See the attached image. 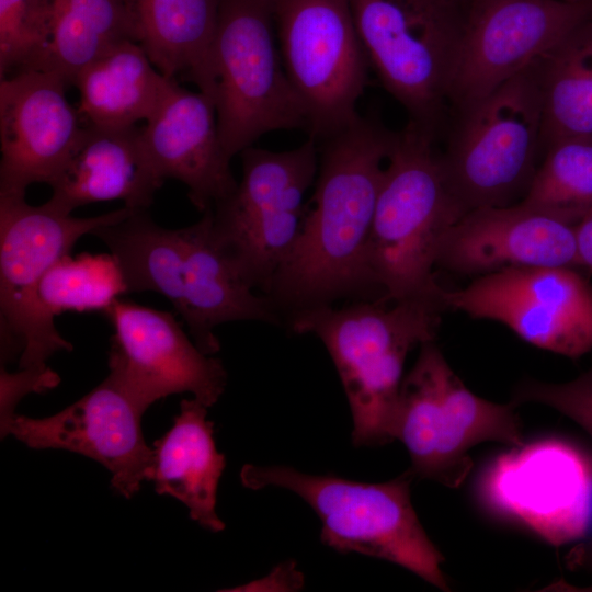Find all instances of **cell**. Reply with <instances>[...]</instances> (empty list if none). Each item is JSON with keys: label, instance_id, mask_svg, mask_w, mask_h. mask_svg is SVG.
<instances>
[{"label": "cell", "instance_id": "6da1fadb", "mask_svg": "<svg viewBox=\"0 0 592 592\" xmlns=\"http://www.w3.org/2000/svg\"><path fill=\"white\" fill-rule=\"evenodd\" d=\"M397 133L361 116L317 141L311 206L266 296L292 311L380 291L368 263L377 197Z\"/></svg>", "mask_w": 592, "mask_h": 592}, {"label": "cell", "instance_id": "7a4b0ae2", "mask_svg": "<svg viewBox=\"0 0 592 592\" xmlns=\"http://www.w3.org/2000/svg\"><path fill=\"white\" fill-rule=\"evenodd\" d=\"M444 306L426 300H361L292 311L297 334L311 333L327 348L342 382L352 417L355 446L394 441L392 426L408 353L432 342Z\"/></svg>", "mask_w": 592, "mask_h": 592}, {"label": "cell", "instance_id": "3957f363", "mask_svg": "<svg viewBox=\"0 0 592 592\" xmlns=\"http://www.w3.org/2000/svg\"><path fill=\"white\" fill-rule=\"evenodd\" d=\"M434 143L408 123L397 133L385 169L368 250L384 303L426 300L444 306V288L433 270L445 234L467 210L448 183Z\"/></svg>", "mask_w": 592, "mask_h": 592}, {"label": "cell", "instance_id": "277c9868", "mask_svg": "<svg viewBox=\"0 0 592 592\" xmlns=\"http://www.w3.org/2000/svg\"><path fill=\"white\" fill-rule=\"evenodd\" d=\"M240 477L253 490L277 487L299 496L321 522L322 543L337 551L394 562L449 591L441 570L444 557L413 509L414 477L409 470L379 483L309 475L288 466L246 465Z\"/></svg>", "mask_w": 592, "mask_h": 592}, {"label": "cell", "instance_id": "5b68a950", "mask_svg": "<svg viewBox=\"0 0 592 592\" xmlns=\"http://www.w3.org/2000/svg\"><path fill=\"white\" fill-rule=\"evenodd\" d=\"M360 39L386 91L409 123L436 139L464 34L460 0H349Z\"/></svg>", "mask_w": 592, "mask_h": 592}, {"label": "cell", "instance_id": "8992f818", "mask_svg": "<svg viewBox=\"0 0 592 592\" xmlns=\"http://www.w3.org/2000/svg\"><path fill=\"white\" fill-rule=\"evenodd\" d=\"M516 406L476 396L433 341L426 342L402 379L392 437L406 446L414 478L458 488L473 469L471 447L488 441L524 444Z\"/></svg>", "mask_w": 592, "mask_h": 592}, {"label": "cell", "instance_id": "52a82bcc", "mask_svg": "<svg viewBox=\"0 0 592 592\" xmlns=\"http://www.w3.org/2000/svg\"><path fill=\"white\" fill-rule=\"evenodd\" d=\"M455 116L441 159L466 210L506 206L524 196L543 151L537 60Z\"/></svg>", "mask_w": 592, "mask_h": 592}, {"label": "cell", "instance_id": "ba28073f", "mask_svg": "<svg viewBox=\"0 0 592 592\" xmlns=\"http://www.w3.org/2000/svg\"><path fill=\"white\" fill-rule=\"evenodd\" d=\"M132 210L79 218L46 203L32 206L25 196L0 195L1 366L19 356L20 368L45 369L53 354L72 351L39 301L41 280L79 238Z\"/></svg>", "mask_w": 592, "mask_h": 592}, {"label": "cell", "instance_id": "9c48e42d", "mask_svg": "<svg viewBox=\"0 0 592 592\" xmlns=\"http://www.w3.org/2000/svg\"><path fill=\"white\" fill-rule=\"evenodd\" d=\"M274 31L272 0H223L214 43L215 110L230 158L266 133L307 132V116L283 67Z\"/></svg>", "mask_w": 592, "mask_h": 592}, {"label": "cell", "instance_id": "30bf717a", "mask_svg": "<svg viewBox=\"0 0 592 592\" xmlns=\"http://www.w3.org/2000/svg\"><path fill=\"white\" fill-rule=\"evenodd\" d=\"M240 157L241 180L212 209L213 225L249 284L267 293L301 229L304 196L318 172V144L308 137L286 151L250 146Z\"/></svg>", "mask_w": 592, "mask_h": 592}, {"label": "cell", "instance_id": "8fae6325", "mask_svg": "<svg viewBox=\"0 0 592 592\" xmlns=\"http://www.w3.org/2000/svg\"><path fill=\"white\" fill-rule=\"evenodd\" d=\"M285 72L320 141L354 123L369 62L349 0H272Z\"/></svg>", "mask_w": 592, "mask_h": 592}, {"label": "cell", "instance_id": "7c38bea8", "mask_svg": "<svg viewBox=\"0 0 592 592\" xmlns=\"http://www.w3.org/2000/svg\"><path fill=\"white\" fill-rule=\"evenodd\" d=\"M592 20V2L471 0L449 83L448 110L471 107Z\"/></svg>", "mask_w": 592, "mask_h": 592}, {"label": "cell", "instance_id": "4fadbf2b", "mask_svg": "<svg viewBox=\"0 0 592 592\" xmlns=\"http://www.w3.org/2000/svg\"><path fill=\"white\" fill-rule=\"evenodd\" d=\"M446 309L500 322L523 341L572 360L592 350V284L577 267H521L443 293Z\"/></svg>", "mask_w": 592, "mask_h": 592}, {"label": "cell", "instance_id": "5bb4252c", "mask_svg": "<svg viewBox=\"0 0 592 592\" xmlns=\"http://www.w3.org/2000/svg\"><path fill=\"white\" fill-rule=\"evenodd\" d=\"M480 492L494 512L514 519L547 543L582 538L592 514V459L560 439L512 446L486 469Z\"/></svg>", "mask_w": 592, "mask_h": 592}, {"label": "cell", "instance_id": "9a60e30c", "mask_svg": "<svg viewBox=\"0 0 592 592\" xmlns=\"http://www.w3.org/2000/svg\"><path fill=\"white\" fill-rule=\"evenodd\" d=\"M104 314L114 328L110 374L144 411L181 392L206 407L218 401L227 383L221 361L203 353L172 314L119 298Z\"/></svg>", "mask_w": 592, "mask_h": 592}, {"label": "cell", "instance_id": "2e32d148", "mask_svg": "<svg viewBox=\"0 0 592 592\" xmlns=\"http://www.w3.org/2000/svg\"><path fill=\"white\" fill-rule=\"evenodd\" d=\"M144 410L111 374L82 398L45 418L15 414L12 434L35 449H65L92 458L111 474L112 487L132 498L149 480L153 449L141 432Z\"/></svg>", "mask_w": 592, "mask_h": 592}, {"label": "cell", "instance_id": "e0dca14e", "mask_svg": "<svg viewBox=\"0 0 592 592\" xmlns=\"http://www.w3.org/2000/svg\"><path fill=\"white\" fill-rule=\"evenodd\" d=\"M67 86L37 69L0 80V195L25 196L33 183L49 185L66 163L83 127Z\"/></svg>", "mask_w": 592, "mask_h": 592}, {"label": "cell", "instance_id": "ac0fdd59", "mask_svg": "<svg viewBox=\"0 0 592 592\" xmlns=\"http://www.w3.org/2000/svg\"><path fill=\"white\" fill-rule=\"evenodd\" d=\"M576 223L522 203L467 212L445 234L436 266L482 276L521 267H580Z\"/></svg>", "mask_w": 592, "mask_h": 592}, {"label": "cell", "instance_id": "d6986e66", "mask_svg": "<svg viewBox=\"0 0 592 592\" xmlns=\"http://www.w3.org/2000/svg\"><path fill=\"white\" fill-rule=\"evenodd\" d=\"M147 153L163 179L189 189L200 212L213 209L237 187L218 133L214 102L172 79L153 114L141 128Z\"/></svg>", "mask_w": 592, "mask_h": 592}, {"label": "cell", "instance_id": "ffe728a7", "mask_svg": "<svg viewBox=\"0 0 592 592\" xmlns=\"http://www.w3.org/2000/svg\"><path fill=\"white\" fill-rule=\"evenodd\" d=\"M163 182L147 153L141 128L83 125L69 158L49 184L53 194L46 204L65 214L114 200L128 208L148 209Z\"/></svg>", "mask_w": 592, "mask_h": 592}, {"label": "cell", "instance_id": "44dd1931", "mask_svg": "<svg viewBox=\"0 0 592 592\" xmlns=\"http://www.w3.org/2000/svg\"><path fill=\"white\" fill-rule=\"evenodd\" d=\"M196 224L181 228L184 240L183 297L178 314L205 354L218 352V325L254 320L278 322L277 307L253 287L225 249L213 225L212 209Z\"/></svg>", "mask_w": 592, "mask_h": 592}, {"label": "cell", "instance_id": "7402d4cb", "mask_svg": "<svg viewBox=\"0 0 592 592\" xmlns=\"http://www.w3.org/2000/svg\"><path fill=\"white\" fill-rule=\"evenodd\" d=\"M136 42L167 78L181 76L215 104L214 43L223 0H124Z\"/></svg>", "mask_w": 592, "mask_h": 592}, {"label": "cell", "instance_id": "603a6c76", "mask_svg": "<svg viewBox=\"0 0 592 592\" xmlns=\"http://www.w3.org/2000/svg\"><path fill=\"white\" fill-rule=\"evenodd\" d=\"M207 408L194 397L181 401L173 425L153 443L148 481L158 494L182 502L201 526L220 532L225 523L216 513L217 488L226 458L216 448Z\"/></svg>", "mask_w": 592, "mask_h": 592}, {"label": "cell", "instance_id": "cb8c5ba5", "mask_svg": "<svg viewBox=\"0 0 592 592\" xmlns=\"http://www.w3.org/2000/svg\"><path fill=\"white\" fill-rule=\"evenodd\" d=\"M172 79L159 72L137 42L125 41L75 78L80 119L99 127H128L148 121Z\"/></svg>", "mask_w": 592, "mask_h": 592}, {"label": "cell", "instance_id": "d4e9b609", "mask_svg": "<svg viewBox=\"0 0 592 592\" xmlns=\"http://www.w3.org/2000/svg\"><path fill=\"white\" fill-rule=\"evenodd\" d=\"M116 260L127 293L151 291L167 297L179 311L183 296L184 240L182 229L158 225L147 209L95 228Z\"/></svg>", "mask_w": 592, "mask_h": 592}, {"label": "cell", "instance_id": "484cf974", "mask_svg": "<svg viewBox=\"0 0 592 592\" xmlns=\"http://www.w3.org/2000/svg\"><path fill=\"white\" fill-rule=\"evenodd\" d=\"M125 41L136 36L124 0H52L47 44L36 69L72 84L84 67Z\"/></svg>", "mask_w": 592, "mask_h": 592}, {"label": "cell", "instance_id": "4316f807", "mask_svg": "<svg viewBox=\"0 0 592 592\" xmlns=\"http://www.w3.org/2000/svg\"><path fill=\"white\" fill-rule=\"evenodd\" d=\"M543 151L568 137L592 136V20L537 60Z\"/></svg>", "mask_w": 592, "mask_h": 592}, {"label": "cell", "instance_id": "83f0119b", "mask_svg": "<svg viewBox=\"0 0 592 592\" xmlns=\"http://www.w3.org/2000/svg\"><path fill=\"white\" fill-rule=\"evenodd\" d=\"M544 153L521 202L578 224L592 206V136L559 139Z\"/></svg>", "mask_w": 592, "mask_h": 592}, {"label": "cell", "instance_id": "f1b7e54d", "mask_svg": "<svg viewBox=\"0 0 592 592\" xmlns=\"http://www.w3.org/2000/svg\"><path fill=\"white\" fill-rule=\"evenodd\" d=\"M127 293L119 266L110 254H69L56 261L38 286L44 310L55 317L67 310L103 312Z\"/></svg>", "mask_w": 592, "mask_h": 592}, {"label": "cell", "instance_id": "f546056e", "mask_svg": "<svg viewBox=\"0 0 592 592\" xmlns=\"http://www.w3.org/2000/svg\"><path fill=\"white\" fill-rule=\"evenodd\" d=\"M52 0H0V79L36 69L46 48Z\"/></svg>", "mask_w": 592, "mask_h": 592}, {"label": "cell", "instance_id": "4dcf8cb0", "mask_svg": "<svg viewBox=\"0 0 592 592\" xmlns=\"http://www.w3.org/2000/svg\"><path fill=\"white\" fill-rule=\"evenodd\" d=\"M511 401L549 406L573 420L592 440V368L562 384L525 380L516 387Z\"/></svg>", "mask_w": 592, "mask_h": 592}, {"label": "cell", "instance_id": "1f68e13d", "mask_svg": "<svg viewBox=\"0 0 592 592\" xmlns=\"http://www.w3.org/2000/svg\"><path fill=\"white\" fill-rule=\"evenodd\" d=\"M60 382L57 373L45 369L20 368L15 373L1 366L0 371V415L1 437L8 435V429L15 417L14 409L19 401L30 392H43L56 387Z\"/></svg>", "mask_w": 592, "mask_h": 592}, {"label": "cell", "instance_id": "d6a6232c", "mask_svg": "<svg viewBox=\"0 0 592 592\" xmlns=\"http://www.w3.org/2000/svg\"><path fill=\"white\" fill-rule=\"evenodd\" d=\"M565 561L570 570H587L592 572V540L574 545L566 555ZM540 591L592 592V584L581 588L570 585L563 580H558Z\"/></svg>", "mask_w": 592, "mask_h": 592}, {"label": "cell", "instance_id": "836d02e7", "mask_svg": "<svg viewBox=\"0 0 592 592\" xmlns=\"http://www.w3.org/2000/svg\"><path fill=\"white\" fill-rule=\"evenodd\" d=\"M580 267L592 273V206L576 225Z\"/></svg>", "mask_w": 592, "mask_h": 592}, {"label": "cell", "instance_id": "e575fe53", "mask_svg": "<svg viewBox=\"0 0 592 592\" xmlns=\"http://www.w3.org/2000/svg\"><path fill=\"white\" fill-rule=\"evenodd\" d=\"M565 1H571V2H592V0H565Z\"/></svg>", "mask_w": 592, "mask_h": 592}, {"label": "cell", "instance_id": "d590c367", "mask_svg": "<svg viewBox=\"0 0 592 592\" xmlns=\"http://www.w3.org/2000/svg\"><path fill=\"white\" fill-rule=\"evenodd\" d=\"M460 1H463L465 3H469L471 0H460Z\"/></svg>", "mask_w": 592, "mask_h": 592}]
</instances>
